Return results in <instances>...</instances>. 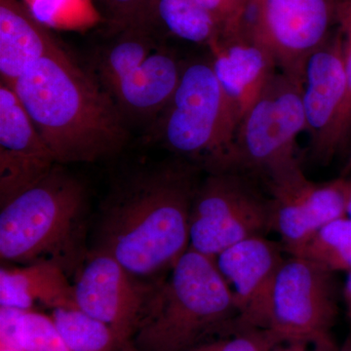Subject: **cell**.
Returning <instances> with one entry per match:
<instances>
[{
  "label": "cell",
  "instance_id": "cell-18",
  "mask_svg": "<svg viewBox=\"0 0 351 351\" xmlns=\"http://www.w3.org/2000/svg\"><path fill=\"white\" fill-rule=\"evenodd\" d=\"M38 304L52 309L77 307L75 287L69 282L66 270L52 262L1 267L0 306L34 311Z\"/></svg>",
  "mask_w": 351,
  "mask_h": 351
},
{
  "label": "cell",
  "instance_id": "cell-24",
  "mask_svg": "<svg viewBox=\"0 0 351 351\" xmlns=\"http://www.w3.org/2000/svg\"><path fill=\"white\" fill-rule=\"evenodd\" d=\"M34 18L48 29L84 32L104 22L92 0H23Z\"/></svg>",
  "mask_w": 351,
  "mask_h": 351
},
{
  "label": "cell",
  "instance_id": "cell-14",
  "mask_svg": "<svg viewBox=\"0 0 351 351\" xmlns=\"http://www.w3.org/2000/svg\"><path fill=\"white\" fill-rule=\"evenodd\" d=\"M208 49L217 78L241 120L278 71L276 61L242 27L221 34Z\"/></svg>",
  "mask_w": 351,
  "mask_h": 351
},
{
  "label": "cell",
  "instance_id": "cell-23",
  "mask_svg": "<svg viewBox=\"0 0 351 351\" xmlns=\"http://www.w3.org/2000/svg\"><path fill=\"white\" fill-rule=\"evenodd\" d=\"M51 317L71 351H117L110 327L77 307H57Z\"/></svg>",
  "mask_w": 351,
  "mask_h": 351
},
{
  "label": "cell",
  "instance_id": "cell-16",
  "mask_svg": "<svg viewBox=\"0 0 351 351\" xmlns=\"http://www.w3.org/2000/svg\"><path fill=\"white\" fill-rule=\"evenodd\" d=\"M346 92L345 47L339 27L307 60L304 73L306 131L313 154L336 119Z\"/></svg>",
  "mask_w": 351,
  "mask_h": 351
},
{
  "label": "cell",
  "instance_id": "cell-4",
  "mask_svg": "<svg viewBox=\"0 0 351 351\" xmlns=\"http://www.w3.org/2000/svg\"><path fill=\"white\" fill-rule=\"evenodd\" d=\"M86 189L57 163L38 184L1 206L0 257L21 265L52 262L71 269L84 234Z\"/></svg>",
  "mask_w": 351,
  "mask_h": 351
},
{
  "label": "cell",
  "instance_id": "cell-10",
  "mask_svg": "<svg viewBox=\"0 0 351 351\" xmlns=\"http://www.w3.org/2000/svg\"><path fill=\"white\" fill-rule=\"evenodd\" d=\"M269 189L272 230L290 254L330 221L348 216V179L329 182L307 179L299 162L265 177Z\"/></svg>",
  "mask_w": 351,
  "mask_h": 351
},
{
  "label": "cell",
  "instance_id": "cell-1",
  "mask_svg": "<svg viewBox=\"0 0 351 351\" xmlns=\"http://www.w3.org/2000/svg\"><path fill=\"white\" fill-rule=\"evenodd\" d=\"M197 168L168 163L127 178L101 210L95 250L142 279L167 274L189 248Z\"/></svg>",
  "mask_w": 351,
  "mask_h": 351
},
{
  "label": "cell",
  "instance_id": "cell-22",
  "mask_svg": "<svg viewBox=\"0 0 351 351\" xmlns=\"http://www.w3.org/2000/svg\"><path fill=\"white\" fill-rule=\"evenodd\" d=\"M337 25L345 47L346 92L336 119L313 156L327 163L348 145L351 136V0H336Z\"/></svg>",
  "mask_w": 351,
  "mask_h": 351
},
{
  "label": "cell",
  "instance_id": "cell-34",
  "mask_svg": "<svg viewBox=\"0 0 351 351\" xmlns=\"http://www.w3.org/2000/svg\"><path fill=\"white\" fill-rule=\"evenodd\" d=\"M0 351H19L13 350V348H3V346H0Z\"/></svg>",
  "mask_w": 351,
  "mask_h": 351
},
{
  "label": "cell",
  "instance_id": "cell-11",
  "mask_svg": "<svg viewBox=\"0 0 351 351\" xmlns=\"http://www.w3.org/2000/svg\"><path fill=\"white\" fill-rule=\"evenodd\" d=\"M73 287L78 308L112 329L119 350L132 351L152 284L132 276L108 254L94 250L78 270Z\"/></svg>",
  "mask_w": 351,
  "mask_h": 351
},
{
  "label": "cell",
  "instance_id": "cell-20",
  "mask_svg": "<svg viewBox=\"0 0 351 351\" xmlns=\"http://www.w3.org/2000/svg\"><path fill=\"white\" fill-rule=\"evenodd\" d=\"M0 346L19 351H71L52 317L0 306Z\"/></svg>",
  "mask_w": 351,
  "mask_h": 351
},
{
  "label": "cell",
  "instance_id": "cell-19",
  "mask_svg": "<svg viewBox=\"0 0 351 351\" xmlns=\"http://www.w3.org/2000/svg\"><path fill=\"white\" fill-rule=\"evenodd\" d=\"M188 43L209 46L221 34L216 20L195 0H152L144 24Z\"/></svg>",
  "mask_w": 351,
  "mask_h": 351
},
{
  "label": "cell",
  "instance_id": "cell-6",
  "mask_svg": "<svg viewBox=\"0 0 351 351\" xmlns=\"http://www.w3.org/2000/svg\"><path fill=\"white\" fill-rule=\"evenodd\" d=\"M304 78L277 71L240 120L233 145L216 172L267 177L298 162L295 145L306 131Z\"/></svg>",
  "mask_w": 351,
  "mask_h": 351
},
{
  "label": "cell",
  "instance_id": "cell-25",
  "mask_svg": "<svg viewBox=\"0 0 351 351\" xmlns=\"http://www.w3.org/2000/svg\"><path fill=\"white\" fill-rule=\"evenodd\" d=\"M282 343L265 329H235L202 341L189 351H272Z\"/></svg>",
  "mask_w": 351,
  "mask_h": 351
},
{
  "label": "cell",
  "instance_id": "cell-33",
  "mask_svg": "<svg viewBox=\"0 0 351 351\" xmlns=\"http://www.w3.org/2000/svg\"><path fill=\"white\" fill-rule=\"evenodd\" d=\"M234 1L237 2V5L241 7L243 10L246 11L253 0H234Z\"/></svg>",
  "mask_w": 351,
  "mask_h": 351
},
{
  "label": "cell",
  "instance_id": "cell-21",
  "mask_svg": "<svg viewBox=\"0 0 351 351\" xmlns=\"http://www.w3.org/2000/svg\"><path fill=\"white\" fill-rule=\"evenodd\" d=\"M311 261L331 272H351V219L330 221L289 254Z\"/></svg>",
  "mask_w": 351,
  "mask_h": 351
},
{
  "label": "cell",
  "instance_id": "cell-2",
  "mask_svg": "<svg viewBox=\"0 0 351 351\" xmlns=\"http://www.w3.org/2000/svg\"><path fill=\"white\" fill-rule=\"evenodd\" d=\"M12 89L57 163L96 162L128 141V122L110 95L60 44L29 64Z\"/></svg>",
  "mask_w": 351,
  "mask_h": 351
},
{
  "label": "cell",
  "instance_id": "cell-27",
  "mask_svg": "<svg viewBox=\"0 0 351 351\" xmlns=\"http://www.w3.org/2000/svg\"><path fill=\"white\" fill-rule=\"evenodd\" d=\"M216 20L221 34L239 31L243 24L246 11L237 5L234 0H195Z\"/></svg>",
  "mask_w": 351,
  "mask_h": 351
},
{
  "label": "cell",
  "instance_id": "cell-31",
  "mask_svg": "<svg viewBox=\"0 0 351 351\" xmlns=\"http://www.w3.org/2000/svg\"><path fill=\"white\" fill-rule=\"evenodd\" d=\"M348 218L351 219V180H348V207H346Z\"/></svg>",
  "mask_w": 351,
  "mask_h": 351
},
{
  "label": "cell",
  "instance_id": "cell-15",
  "mask_svg": "<svg viewBox=\"0 0 351 351\" xmlns=\"http://www.w3.org/2000/svg\"><path fill=\"white\" fill-rule=\"evenodd\" d=\"M182 66L174 52L159 44L144 61L104 87L124 119L145 120L151 124L174 95Z\"/></svg>",
  "mask_w": 351,
  "mask_h": 351
},
{
  "label": "cell",
  "instance_id": "cell-17",
  "mask_svg": "<svg viewBox=\"0 0 351 351\" xmlns=\"http://www.w3.org/2000/svg\"><path fill=\"white\" fill-rule=\"evenodd\" d=\"M59 45L23 0H0V76L12 87L25 69Z\"/></svg>",
  "mask_w": 351,
  "mask_h": 351
},
{
  "label": "cell",
  "instance_id": "cell-26",
  "mask_svg": "<svg viewBox=\"0 0 351 351\" xmlns=\"http://www.w3.org/2000/svg\"><path fill=\"white\" fill-rule=\"evenodd\" d=\"M108 11L107 22L112 29L144 24L152 0H103Z\"/></svg>",
  "mask_w": 351,
  "mask_h": 351
},
{
  "label": "cell",
  "instance_id": "cell-7",
  "mask_svg": "<svg viewBox=\"0 0 351 351\" xmlns=\"http://www.w3.org/2000/svg\"><path fill=\"white\" fill-rule=\"evenodd\" d=\"M270 230L269 197L247 175L211 172L198 184L189 218V249L215 258L243 240L265 237Z\"/></svg>",
  "mask_w": 351,
  "mask_h": 351
},
{
  "label": "cell",
  "instance_id": "cell-12",
  "mask_svg": "<svg viewBox=\"0 0 351 351\" xmlns=\"http://www.w3.org/2000/svg\"><path fill=\"white\" fill-rule=\"evenodd\" d=\"M283 250L282 244L256 237L214 258L239 311L237 329L267 330L274 283L286 258Z\"/></svg>",
  "mask_w": 351,
  "mask_h": 351
},
{
  "label": "cell",
  "instance_id": "cell-13",
  "mask_svg": "<svg viewBox=\"0 0 351 351\" xmlns=\"http://www.w3.org/2000/svg\"><path fill=\"white\" fill-rule=\"evenodd\" d=\"M56 164L12 87L0 83V206L38 184Z\"/></svg>",
  "mask_w": 351,
  "mask_h": 351
},
{
  "label": "cell",
  "instance_id": "cell-3",
  "mask_svg": "<svg viewBox=\"0 0 351 351\" xmlns=\"http://www.w3.org/2000/svg\"><path fill=\"white\" fill-rule=\"evenodd\" d=\"M239 311L214 258L189 249L152 284L132 351H189L237 328Z\"/></svg>",
  "mask_w": 351,
  "mask_h": 351
},
{
  "label": "cell",
  "instance_id": "cell-9",
  "mask_svg": "<svg viewBox=\"0 0 351 351\" xmlns=\"http://www.w3.org/2000/svg\"><path fill=\"white\" fill-rule=\"evenodd\" d=\"M338 315L334 272L289 255L277 274L267 330L284 341L331 335Z\"/></svg>",
  "mask_w": 351,
  "mask_h": 351
},
{
  "label": "cell",
  "instance_id": "cell-8",
  "mask_svg": "<svg viewBox=\"0 0 351 351\" xmlns=\"http://www.w3.org/2000/svg\"><path fill=\"white\" fill-rule=\"evenodd\" d=\"M335 24L336 0H253L242 29L269 51L278 71L304 78L307 60Z\"/></svg>",
  "mask_w": 351,
  "mask_h": 351
},
{
  "label": "cell",
  "instance_id": "cell-29",
  "mask_svg": "<svg viewBox=\"0 0 351 351\" xmlns=\"http://www.w3.org/2000/svg\"><path fill=\"white\" fill-rule=\"evenodd\" d=\"M343 298H345L346 313L351 321V272L348 274V278H346L345 288H343Z\"/></svg>",
  "mask_w": 351,
  "mask_h": 351
},
{
  "label": "cell",
  "instance_id": "cell-30",
  "mask_svg": "<svg viewBox=\"0 0 351 351\" xmlns=\"http://www.w3.org/2000/svg\"><path fill=\"white\" fill-rule=\"evenodd\" d=\"M350 173H351V147L350 149V152H348V158H346L345 166H343V170H341V177L346 178V176L350 175Z\"/></svg>",
  "mask_w": 351,
  "mask_h": 351
},
{
  "label": "cell",
  "instance_id": "cell-28",
  "mask_svg": "<svg viewBox=\"0 0 351 351\" xmlns=\"http://www.w3.org/2000/svg\"><path fill=\"white\" fill-rule=\"evenodd\" d=\"M332 335L313 341H284L272 351H338Z\"/></svg>",
  "mask_w": 351,
  "mask_h": 351
},
{
  "label": "cell",
  "instance_id": "cell-5",
  "mask_svg": "<svg viewBox=\"0 0 351 351\" xmlns=\"http://www.w3.org/2000/svg\"><path fill=\"white\" fill-rule=\"evenodd\" d=\"M239 115L221 87L210 57L184 63L174 95L151 124L149 136L168 151L221 167L234 141Z\"/></svg>",
  "mask_w": 351,
  "mask_h": 351
},
{
  "label": "cell",
  "instance_id": "cell-32",
  "mask_svg": "<svg viewBox=\"0 0 351 351\" xmlns=\"http://www.w3.org/2000/svg\"><path fill=\"white\" fill-rule=\"evenodd\" d=\"M338 351H351V332L346 337V341H343V346L339 348Z\"/></svg>",
  "mask_w": 351,
  "mask_h": 351
}]
</instances>
